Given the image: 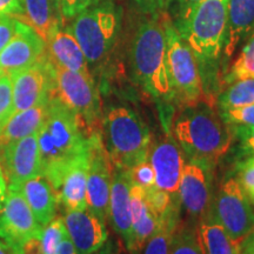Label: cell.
Listing matches in <instances>:
<instances>
[{
	"label": "cell",
	"mask_w": 254,
	"mask_h": 254,
	"mask_svg": "<svg viewBox=\"0 0 254 254\" xmlns=\"http://www.w3.org/2000/svg\"><path fill=\"white\" fill-rule=\"evenodd\" d=\"M173 135L189 160L214 167L230 150L233 131L212 105L184 106L173 124Z\"/></svg>",
	"instance_id": "1"
},
{
	"label": "cell",
	"mask_w": 254,
	"mask_h": 254,
	"mask_svg": "<svg viewBox=\"0 0 254 254\" xmlns=\"http://www.w3.org/2000/svg\"><path fill=\"white\" fill-rule=\"evenodd\" d=\"M93 133L77 114L52 95L46 118L37 132L41 176L49 179L73 159L87 152Z\"/></svg>",
	"instance_id": "2"
},
{
	"label": "cell",
	"mask_w": 254,
	"mask_h": 254,
	"mask_svg": "<svg viewBox=\"0 0 254 254\" xmlns=\"http://www.w3.org/2000/svg\"><path fill=\"white\" fill-rule=\"evenodd\" d=\"M226 25L227 0H202L185 19L174 24L195 57L204 92L224 51Z\"/></svg>",
	"instance_id": "3"
},
{
	"label": "cell",
	"mask_w": 254,
	"mask_h": 254,
	"mask_svg": "<svg viewBox=\"0 0 254 254\" xmlns=\"http://www.w3.org/2000/svg\"><path fill=\"white\" fill-rule=\"evenodd\" d=\"M132 66L136 80L152 97L173 101L174 92L167 68L163 11L140 24L132 43Z\"/></svg>",
	"instance_id": "4"
},
{
	"label": "cell",
	"mask_w": 254,
	"mask_h": 254,
	"mask_svg": "<svg viewBox=\"0 0 254 254\" xmlns=\"http://www.w3.org/2000/svg\"><path fill=\"white\" fill-rule=\"evenodd\" d=\"M101 136L112 167L131 170L148 160L150 128L129 107L120 105L107 110L101 118Z\"/></svg>",
	"instance_id": "5"
},
{
	"label": "cell",
	"mask_w": 254,
	"mask_h": 254,
	"mask_svg": "<svg viewBox=\"0 0 254 254\" xmlns=\"http://www.w3.org/2000/svg\"><path fill=\"white\" fill-rule=\"evenodd\" d=\"M120 24L122 11L111 0H101L75 15L67 27L88 64H99L109 57L116 45Z\"/></svg>",
	"instance_id": "6"
},
{
	"label": "cell",
	"mask_w": 254,
	"mask_h": 254,
	"mask_svg": "<svg viewBox=\"0 0 254 254\" xmlns=\"http://www.w3.org/2000/svg\"><path fill=\"white\" fill-rule=\"evenodd\" d=\"M163 20L167 68L172 82L174 100L182 106H190L201 101L205 95L198 63L166 11H163Z\"/></svg>",
	"instance_id": "7"
},
{
	"label": "cell",
	"mask_w": 254,
	"mask_h": 254,
	"mask_svg": "<svg viewBox=\"0 0 254 254\" xmlns=\"http://www.w3.org/2000/svg\"><path fill=\"white\" fill-rule=\"evenodd\" d=\"M51 68L53 75V97L58 98L65 106L77 114L91 132L101 131L103 116L100 97L93 77L60 67L52 63Z\"/></svg>",
	"instance_id": "8"
},
{
	"label": "cell",
	"mask_w": 254,
	"mask_h": 254,
	"mask_svg": "<svg viewBox=\"0 0 254 254\" xmlns=\"http://www.w3.org/2000/svg\"><path fill=\"white\" fill-rule=\"evenodd\" d=\"M212 214L238 244L254 231L253 204L236 178H228L219 187Z\"/></svg>",
	"instance_id": "9"
},
{
	"label": "cell",
	"mask_w": 254,
	"mask_h": 254,
	"mask_svg": "<svg viewBox=\"0 0 254 254\" xmlns=\"http://www.w3.org/2000/svg\"><path fill=\"white\" fill-rule=\"evenodd\" d=\"M43 226L34 218L23 193L9 185L4 207L0 211V238L14 254L23 253L28 241L40 238Z\"/></svg>",
	"instance_id": "10"
},
{
	"label": "cell",
	"mask_w": 254,
	"mask_h": 254,
	"mask_svg": "<svg viewBox=\"0 0 254 254\" xmlns=\"http://www.w3.org/2000/svg\"><path fill=\"white\" fill-rule=\"evenodd\" d=\"M213 168L208 165L189 160L180 177L178 199L190 222L198 224L207 215L213 201Z\"/></svg>",
	"instance_id": "11"
},
{
	"label": "cell",
	"mask_w": 254,
	"mask_h": 254,
	"mask_svg": "<svg viewBox=\"0 0 254 254\" xmlns=\"http://www.w3.org/2000/svg\"><path fill=\"white\" fill-rule=\"evenodd\" d=\"M112 182V164L105 148L101 131L90 138L86 186L87 208L101 220L109 218V204Z\"/></svg>",
	"instance_id": "12"
},
{
	"label": "cell",
	"mask_w": 254,
	"mask_h": 254,
	"mask_svg": "<svg viewBox=\"0 0 254 254\" xmlns=\"http://www.w3.org/2000/svg\"><path fill=\"white\" fill-rule=\"evenodd\" d=\"M13 90V114L49 103L53 92V75L47 56L26 68L8 73Z\"/></svg>",
	"instance_id": "13"
},
{
	"label": "cell",
	"mask_w": 254,
	"mask_h": 254,
	"mask_svg": "<svg viewBox=\"0 0 254 254\" xmlns=\"http://www.w3.org/2000/svg\"><path fill=\"white\" fill-rule=\"evenodd\" d=\"M87 170L88 151L78 155L47 179L57 201L63 204L66 211H82L87 208Z\"/></svg>",
	"instance_id": "14"
},
{
	"label": "cell",
	"mask_w": 254,
	"mask_h": 254,
	"mask_svg": "<svg viewBox=\"0 0 254 254\" xmlns=\"http://www.w3.org/2000/svg\"><path fill=\"white\" fill-rule=\"evenodd\" d=\"M2 171L9 185L20 186L41 176V159L37 133L11 142L1 150Z\"/></svg>",
	"instance_id": "15"
},
{
	"label": "cell",
	"mask_w": 254,
	"mask_h": 254,
	"mask_svg": "<svg viewBox=\"0 0 254 254\" xmlns=\"http://www.w3.org/2000/svg\"><path fill=\"white\" fill-rule=\"evenodd\" d=\"M45 56V40L27 24L17 20L13 37L0 52V68L8 74L32 66Z\"/></svg>",
	"instance_id": "16"
},
{
	"label": "cell",
	"mask_w": 254,
	"mask_h": 254,
	"mask_svg": "<svg viewBox=\"0 0 254 254\" xmlns=\"http://www.w3.org/2000/svg\"><path fill=\"white\" fill-rule=\"evenodd\" d=\"M148 161L155 173V186L177 195L185 161L176 139L166 133L154 144L151 142Z\"/></svg>",
	"instance_id": "17"
},
{
	"label": "cell",
	"mask_w": 254,
	"mask_h": 254,
	"mask_svg": "<svg viewBox=\"0 0 254 254\" xmlns=\"http://www.w3.org/2000/svg\"><path fill=\"white\" fill-rule=\"evenodd\" d=\"M63 219L77 254L93 253L109 239L106 221L101 220L88 208L66 211Z\"/></svg>",
	"instance_id": "18"
},
{
	"label": "cell",
	"mask_w": 254,
	"mask_h": 254,
	"mask_svg": "<svg viewBox=\"0 0 254 254\" xmlns=\"http://www.w3.org/2000/svg\"><path fill=\"white\" fill-rule=\"evenodd\" d=\"M131 177L128 170L112 167V182L109 204V218L113 230L119 234L124 244L128 243L132 233V215L129 204Z\"/></svg>",
	"instance_id": "19"
},
{
	"label": "cell",
	"mask_w": 254,
	"mask_h": 254,
	"mask_svg": "<svg viewBox=\"0 0 254 254\" xmlns=\"http://www.w3.org/2000/svg\"><path fill=\"white\" fill-rule=\"evenodd\" d=\"M46 56L53 65L91 74L88 62L67 26L56 27L46 39Z\"/></svg>",
	"instance_id": "20"
},
{
	"label": "cell",
	"mask_w": 254,
	"mask_h": 254,
	"mask_svg": "<svg viewBox=\"0 0 254 254\" xmlns=\"http://www.w3.org/2000/svg\"><path fill=\"white\" fill-rule=\"evenodd\" d=\"M254 31V0H227L224 58L230 60L237 47Z\"/></svg>",
	"instance_id": "21"
},
{
	"label": "cell",
	"mask_w": 254,
	"mask_h": 254,
	"mask_svg": "<svg viewBox=\"0 0 254 254\" xmlns=\"http://www.w3.org/2000/svg\"><path fill=\"white\" fill-rule=\"evenodd\" d=\"M17 187L23 193L37 221L43 227L46 226L56 217V208L58 204L55 192L46 178L38 176Z\"/></svg>",
	"instance_id": "22"
},
{
	"label": "cell",
	"mask_w": 254,
	"mask_h": 254,
	"mask_svg": "<svg viewBox=\"0 0 254 254\" xmlns=\"http://www.w3.org/2000/svg\"><path fill=\"white\" fill-rule=\"evenodd\" d=\"M21 21L31 26L44 40L56 27L64 24L59 0H21Z\"/></svg>",
	"instance_id": "23"
},
{
	"label": "cell",
	"mask_w": 254,
	"mask_h": 254,
	"mask_svg": "<svg viewBox=\"0 0 254 254\" xmlns=\"http://www.w3.org/2000/svg\"><path fill=\"white\" fill-rule=\"evenodd\" d=\"M47 105L49 103L39 104L28 110L14 113L0 132V151L11 142L39 131L46 118Z\"/></svg>",
	"instance_id": "24"
},
{
	"label": "cell",
	"mask_w": 254,
	"mask_h": 254,
	"mask_svg": "<svg viewBox=\"0 0 254 254\" xmlns=\"http://www.w3.org/2000/svg\"><path fill=\"white\" fill-rule=\"evenodd\" d=\"M196 227L204 254H240V244L228 236L212 212L200 219Z\"/></svg>",
	"instance_id": "25"
},
{
	"label": "cell",
	"mask_w": 254,
	"mask_h": 254,
	"mask_svg": "<svg viewBox=\"0 0 254 254\" xmlns=\"http://www.w3.org/2000/svg\"><path fill=\"white\" fill-rule=\"evenodd\" d=\"M180 222L179 200H176L161 219L158 230L152 234L138 252L134 254H168L173 232Z\"/></svg>",
	"instance_id": "26"
},
{
	"label": "cell",
	"mask_w": 254,
	"mask_h": 254,
	"mask_svg": "<svg viewBox=\"0 0 254 254\" xmlns=\"http://www.w3.org/2000/svg\"><path fill=\"white\" fill-rule=\"evenodd\" d=\"M252 104H254V78L232 82L218 95V106L220 110L237 109Z\"/></svg>",
	"instance_id": "27"
},
{
	"label": "cell",
	"mask_w": 254,
	"mask_h": 254,
	"mask_svg": "<svg viewBox=\"0 0 254 254\" xmlns=\"http://www.w3.org/2000/svg\"><path fill=\"white\" fill-rule=\"evenodd\" d=\"M168 254H204L194 222H179L173 232Z\"/></svg>",
	"instance_id": "28"
},
{
	"label": "cell",
	"mask_w": 254,
	"mask_h": 254,
	"mask_svg": "<svg viewBox=\"0 0 254 254\" xmlns=\"http://www.w3.org/2000/svg\"><path fill=\"white\" fill-rule=\"evenodd\" d=\"M246 78H254V31L234 62L226 69L222 80L225 85H230Z\"/></svg>",
	"instance_id": "29"
},
{
	"label": "cell",
	"mask_w": 254,
	"mask_h": 254,
	"mask_svg": "<svg viewBox=\"0 0 254 254\" xmlns=\"http://www.w3.org/2000/svg\"><path fill=\"white\" fill-rule=\"evenodd\" d=\"M67 236L65 222L63 218H53L40 234L41 254H56L64 238Z\"/></svg>",
	"instance_id": "30"
},
{
	"label": "cell",
	"mask_w": 254,
	"mask_h": 254,
	"mask_svg": "<svg viewBox=\"0 0 254 254\" xmlns=\"http://www.w3.org/2000/svg\"><path fill=\"white\" fill-rule=\"evenodd\" d=\"M144 190L146 204H147L148 208L157 215L159 221L161 222V219L164 218V215L167 213L173 202L178 199V194L171 195L166 190L158 189L155 185Z\"/></svg>",
	"instance_id": "31"
},
{
	"label": "cell",
	"mask_w": 254,
	"mask_h": 254,
	"mask_svg": "<svg viewBox=\"0 0 254 254\" xmlns=\"http://www.w3.org/2000/svg\"><path fill=\"white\" fill-rule=\"evenodd\" d=\"M237 182L254 205V155L245 157L237 164Z\"/></svg>",
	"instance_id": "32"
},
{
	"label": "cell",
	"mask_w": 254,
	"mask_h": 254,
	"mask_svg": "<svg viewBox=\"0 0 254 254\" xmlns=\"http://www.w3.org/2000/svg\"><path fill=\"white\" fill-rule=\"evenodd\" d=\"M13 116V90L9 75L0 78V132Z\"/></svg>",
	"instance_id": "33"
},
{
	"label": "cell",
	"mask_w": 254,
	"mask_h": 254,
	"mask_svg": "<svg viewBox=\"0 0 254 254\" xmlns=\"http://www.w3.org/2000/svg\"><path fill=\"white\" fill-rule=\"evenodd\" d=\"M220 117L230 126L254 127V104L237 109L220 110Z\"/></svg>",
	"instance_id": "34"
},
{
	"label": "cell",
	"mask_w": 254,
	"mask_h": 254,
	"mask_svg": "<svg viewBox=\"0 0 254 254\" xmlns=\"http://www.w3.org/2000/svg\"><path fill=\"white\" fill-rule=\"evenodd\" d=\"M128 171L131 182L135 185H139L144 190L150 189V187L155 185V173L148 160L135 165Z\"/></svg>",
	"instance_id": "35"
},
{
	"label": "cell",
	"mask_w": 254,
	"mask_h": 254,
	"mask_svg": "<svg viewBox=\"0 0 254 254\" xmlns=\"http://www.w3.org/2000/svg\"><path fill=\"white\" fill-rule=\"evenodd\" d=\"M232 131L239 141L240 157L245 158L254 155V127L233 126Z\"/></svg>",
	"instance_id": "36"
},
{
	"label": "cell",
	"mask_w": 254,
	"mask_h": 254,
	"mask_svg": "<svg viewBox=\"0 0 254 254\" xmlns=\"http://www.w3.org/2000/svg\"><path fill=\"white\" fill-rule=\"evenodd\" d=\"M101 0H59L64 20H72L75 15Z\"/></svg>",
	"instance_id": "37"
},
{
	"label": "cell",
	"mask_w": 254,
	"mask_h": 254,
	"mask_svg": "<svg viewBox=\"0 0 254 254\" xmlns=\"http://www.w3.org/2000/svg\"><path fill=\"white\" fill-rule=\"evenodd\" d=\"M200 1H202V0H165V8L172 7L173 12L171 13V15H174V20L172 21L174 24H177L179 23V21H182L183 19H185L187 17V14L194 8ZM172 9H171V11H172Z\"/></svg>",
	"instance_id": "38"
},
{
	"label": "cell",
	"mask_w": 254,
	"mask_h": 254,
	"mask_svg": "<svg viewBox=\"0 0 254 254\" xmlns=\"http://www.w3.org/2000/svg\"><path fill=\"white\" fill-rule=\"evenodd\" d=\"M17 20L8 15H0V52L13 37Z\"/></svg>",
	"instance_id": "39"
},
{
	"label": "cell",
	"mask_w": 254,
	"mask_h": 254,
	"mask_svg": "<svg viewBox=\"0 0 254 254\" xmlns=\"http://www.w3.org/2000/svg\"><path fill=\"white\" fill-rule=\"evenodd\" d=\"M0 15L19 18L23 15L21 0H0Z\"/></svg>",
	"instance_id": "40"
},
{
	"label": "cell",
	"mask_w": 254,
	"mask_h": 254,
	"mask_svg": "<svg viewBox=\"0 0 254 254\" xmlns=\"http://www.w3.org/2000/svg\"><path fill=\"white\" fill-rule=\"evenodd\" d=\"M142 13L145 14H154L164 11L165 0H133Z\"/></svg>",
	"instance_id": "41"
},
{
	"label": "cell",
	"mask_w": 254,
	"mask_h": 254,
	"mask_svg": "<svg viewBox=\"0 0 254 254\" xmlns=\"http://www.w3.org/2000/svg\"><path fill=\"white\" fill-rule=\"evenodd\" d=\"M56 254H77L74 246H73L71 239H69L68 234L64 238L62 244H60Z\"/></svg>",
	"instance_id": "42"
},
{
	"label": "cell",
	"mask_w": 254,
	"mask_h": 254,
	"mask_svg": "<svg viewBox=\"0 0 254 254\" xmlns=\"http://www.w3.org/2000/svg\"><path fill=\"white\" fill-rule=\"evenodd\" d=\"M91 254H119V251L113 240L107 239L106 243H105L99 250H97L95 252Z\"/></svg>",
	"instance_id": "43"
},
{
	"label": "cell",
	"mask_w": 254,
	"mask_h": 254,
	"mask_svg": "<svg viewBox=\"0 0 254 254\" xmlns=\"http://www.w3.org/2000/svg\"><path fill=\"white\" fill-rule=\"evenodd\" d=\"M6 196H7V186H6V178L2 171V167L0 166V211L4 207Z\"/></svg>",
	"instance_id": "44"
},
{
	"label": "cell",
	"mask_w": 254,
	"mask_h": 254,
	"mask_svg": "<svg viewBox=\"0 0 254 254\" xmlns=\"http://www.w3.org/2000/svg\"><path fill=\"white\" fill-rule=\"evenodd\" d=\"M240 251L247 254H254V233L250 234L243 243L240 244Z\"/></svg>",
	"instance_id": "45"
},
{
	"label": "cell",
	"mask_w": 254,
	"mask_h": 254,
	"mask_svg": "<svg viewBox=\"0 0 254 254\" xmlns=\"http://www.w3.org/2000/svg\"><path fill=\"white\" fill-rule=\"evenodd\" d=\"M0 254H14L7 244L0 243Z\"/></svg>",
	"instance_id": "46"
},
{
	"label": "cell",
	"mask_w": 254,
	"mask_h": 254,
	"mask_svg": "<svg viewBox=\"0 0 254 254\" xmlns=\"http://www.w3.org/2000/svg\"><path fill=\"white\" fill-rule=\"evenodd\" d=\"M5 74H6V72H5V71H2V69L0 68V78H1V77H4Z\"/></svg>",
	"instance_id": "47"
},
{
	"label": "cell",
	"mask_w": 254,
	"mask_h": 254,
	"mask_svg": "<svg viewBox=\"0 0 254 254\" xmlns=\"http://www.w3.org/2000/svg\"><path fill=\"white\" fill-rule=\"evenodd\" d=\"M240 254H247V253H245V252H241V251H240Z\"/></svg>",
	"instance_id": "48"
},
{
	"label": "cell",
	"mask_w": 254,
	"mask_h": 254,
	"mask_svg": "<svg viewBox=\"0 0 254 254\" xmlns=\"http://www.w3.org/2000/svg\"><path fill=\"white\" fill-rule=\"evenodd\" d=\"M253 233H254V231H253Z\"/></svg>",
	"instance_id": "49"
}]
</instances>
